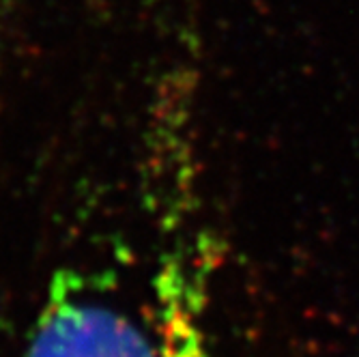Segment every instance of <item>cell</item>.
I'll list each match as a JSON object with an SVG mask.
<instances>
[{"instance_id": "obj_1", "label": "cell", "mask_w": 359, "mask_h": 357, "mask_svg": "<svg viewBox=\"0 0 359 357\" xmlns=\"http://www.w3.org/2000/svg\"><path fill=\"white\" fill-rule=\"evenodd\" d=\"M20 357H215L185 286L168 274L151 304H132L100 280L60 274Z\"/></svg>"}]
</instances>
